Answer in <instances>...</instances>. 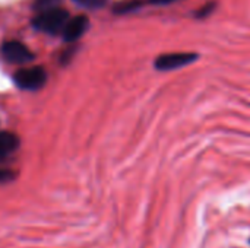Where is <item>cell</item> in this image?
<instances>
[{
  "instance_id": "8992f818",
  "label": "cell",
  "mask_w": 250,
  "mask_h": 248,
  "mask_svg": "<svg viewBox=\"0 0 250 248\" xmlns=\"http://www.w3.org/2000/svg\"><path fill=\"white\" fill-rule=\"evenodd\" d=\"M19 146V137L10 132H0V158L15 152Z\"/></svg>"
},
{
  "instance_id": "5b68a950",
  "label": "cell",
  "mask_w": 250,
  "mask_h": 248,
  "mask_svg": "<svg viewBox=\"0 0 250 248\" xmlns=\"http://www.w3.org/2000/svg\"><path fill=\"white\" fill-rule=\"evenodd\" d=\"M88 26H89V20L83 15H78L75 18H69L67 23L64 25V28L62 31L64 41L73 42V41L79 39L86 32Z\"/></svg>"
},
{
  "instance_id": "3957f363",
  "label": "cell",
  "mask_w": 250,
  "mask_h": 248,
  "mask_svg": "<svg viewBox=\"0 0 250 248\" xmlns=\"http://www.w3.org/2000/svg\"><path fill=\"white\" fill-rule=\"evenodd\" d=\"M1 56L9 63L23 64L34 58V53L19 41H7L1 45Z\"/></svg>"
},
{
  "instance_id": "6da1fadb",
  "label": "cell",
  "mask_w": 250,
  "mask_h": 248,
  "mask_svg": "<svg viewBox=\"0 0 250 248\" xmlns=\"http://www.w3.org/2000/svg\"><path fill=\"white\" fill-rule=\"evenodd\" d=\"M69 13L64 9H50L45 12H40L34 19H32V25L35 29L50 34V35H57L59 32L63 31L64 25L69 20Z\"/></svg>"
},
{
  "instance_id": "ba28073f",
  "label": "cell",
  "mask_w": 250,
  "mask_h": 248,
  "mask_svg": "<svg viewBox=\"0 0 250 248\" xmlns=\"http://www.w3.org/2000/svg\"><path fill=\"white\" fill-rule=\"evenodd\" d=\"M73 1H76V3H79V4H86V6H94L98 0H73Z\"/></svg>"
},
{
  "instance_id": "52a82bcc",
  "label": "cell",
  "mask_w": 250,
  "mask_h": 248,
  "mask_svg": "<svg viewBox=\"0 0 250 248\" xmlns=\"http://www.w3.org/2000/svg\"><path fill=\"white\" fill-rule=\"evenodd\" d=\"M59 4H60V0H34V9L38 13L59 7Z\"/></svg>"
},
{
  "instance_id": "7a4b0ae2",
  "label": "cell",
  "mask_w": 250,
  "mask_h": 248,
  "mask_svg": "<svg viewBox=\"0 0 250 248\" xmlns=\"http://www.w3.org/2000/svg\"><path fill=\"white\" fill-rule=\"evenodd\" d=\"M13 80L23 91H38L47 82V73L42 67H25L15 73Z\"/></svg>"
},
{
  "instance_id": "9c48e42d",
  "label": "cell",
  "mask_w": 250,
  "mask_h": 248,
  "mask_svg": "<svg viewBox=\"0 0 250 248\" xmlns=\"http://www.w3.org/2000/svg\"><path fill=\"white\" fill-rule=\"evenodd\" d=\"M154 3H171V1H176V0H152Z\"/></svg>"
},
{
  "instance_id": "277c9868",
  "label": "cell",
  "mask_w": 250,
  "mask_h": 248,
  "mask_svg": "<svg viewBox=\"0 0 250 248\" xmlns=\"http://www.w3.org/2000/svg\"><path fill=\"white\" fill-rule=\"evenodd\" d=\"M196 54L193 53H170L160 56L155 61V67L160 70H174L183 66H188L189 63L195 61Z\"/></svg>"
}]
</instances>
